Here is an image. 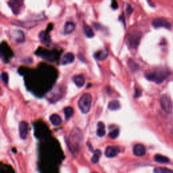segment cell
Returning <instances> with one entry per match:
<instances>
[{
    "mask_svg": "<svg viewBox=\"0 0 173 173\" xmlns=\"http://www.w3.org/2000/svg\"><path fill=\"white\" fill-rule=\"evenodd\" d=\"M152 25L155 29L162 28V27L167 29H170L171 28V24L164 18H154L152 21Z\"/></svg>",
    "mask_w": 173,
    "mask_h": 173,
    "instance_id": "6",
    "label": "cell"
},
{
    "mask_svg": "<svg viewBox=\"0 0 173 173\" xmlns=\"http://www.w3.org/2000/svg\"><path fill=\"white\" fill-rule=\"evenodd\" d=\"M120 153V149L117 146H108L105 150V155L108 158H114Z\"/></svg>",
    "mask_w": 173,
    "mask_h": 173,
    "instance_id": "7",
    "label": "cell"
},
{
    "mask_svg": "<svg viewBox=\"0 0 173 173\" xmlns=\"http://www.w3.org/2000/svg\"><path fill=\"white\" fill-rule=\"evenodd\" d=\"M74 59H75V57H74V56L72 53H67L64 54L62 57V60H61V64L62 65H66V64L73 63L74 61Z\"/></svg>",
    "mask_w": 173,
    "mask_h": 173,
    "instance_id": "10",
    "label": "cell"
},
{
    "mask_svg": "<svg viewBox=\"0 0 173 173\" xmlns=\"http://www.w3.org/2000/svg\"><path fill=\"white\" fill-rule=\"evenodd\" d=\"M92 101V96L90 93H84L80 97L78 102V106L80 110L84 114H87L89 112Z\"/></svg>",
    "mask_w": 173,
    "mask_h": 173,
    "instance_id": "3",
    "label": "cell"
},
{
    "mask_svg": "<svg viewBox=\"0 0 173 173\" xmlns=\"http://www.w3.org/2000/svg\"><path fill=\"white\" fill-rule=\"evenodd\" d=\"M20 137L22 140H25L28 134V123L25 121H22L19 123Z\"/></svg>",
    "mask_w": 173,
    "mask_h": 173,
    "instance_id": "8",
    "label": "cell"
},
{
    "mask_svg": "<svg viewBox=\"0 0 173 173\" xmlns=\"http://www.w3.org/2000/svg\"><path fill=\"white\" fill-rule=\"evenodd\" d=\"M127 11V14H128V16L131 15V14L132 13V12H133V8H131V6L130 5H128V6Z\"/></svg>",
    "mask_w": 173,
    "mask_h": 173,
    "instance_id": "27",
    "label": "cell"
},
{
    "mask_svg": "<svg viewBox=\"0 0 173 173\" xmlns=\"http://www.w3.org/2000/svg\"><path fill=\"white\" fill-rule=\"evenodd\" d=\"M118 135H119V129L118 128H115L112 131H111L108 135L111 139H116L118 137Z\"/></svg>",
    "mask_w": 173,
    "mask_h": 173,
    "instance_id": "24",
    "label": "cell"
},
{
    "mask_svg": "<svg viewBox=\"0 0 173 173\" xmlns=\"http://www.w3.org/2000/svg\"><path fill=\"white\" fill-rule=\"evenodd\" d=\"M108 56V52L107 49H104L103 51H100L95 54V57L98 60H104L107 58Z\"/></svg>",
    "mask_w": 173,
    "mask_h": 173,
    "instance_id": "15",
    "label": "cell"
},
{
    "mask_svg": "<svg viewBox=\"0 0 173 173\" xmlns=\"http://www.w3.org/2000/svg\"><path fill=\"white\" fill-rule=\"evenodd\" d=\"M154 173H173V172L172 171H170L168 168L157 167L154 169Z\"/></svg>",
    "mask_w": 173,
    "mask_h": 173,
    "instance_id": "23",
    "label": "cell"
},
{
    "mask_svg": "<svg viewBox=\"0 0 173 173\" xmlns=\"http://www.w3.org/2000/svg\"><path fill=\"white\" fill-rule=\"evenodd\" d=\"M141 96V91L140 89H135V95H134V97L135 98H137Z\"/></svg>",
    "mask_w": 173,
    "mask_h": 173,
    "instance_id": "26",
    "label": "cell"
},
{
    "mask_svg": "<svg viewBox=\"0 0 173 173\" xmlns=\"http://www.w3.org/2000/svg\"><path fill=\"white\" fill-rule=\"evenodd\" d=\"M133 151L135 155L138 157L144 156V155L146 153V149H145L144 145L138 144L134 145Z\"/></svg>",
    "mask_w": 173,
    "mask_h": 173,
    "instance_id": "9",
    "label": "cell"
},
{
    "mask_svg": "<svg viewBox=\"0 0 173 173\" xmlns=\"http://www.w3.org/2000/svg\"><path fill=\"white\" fill-rule=\"evenodd\" d=\"M141 34L140 32H133L127 37V43L131 48H136L140 42Z\"/></svg>",
    "mask_w": 173,
    "mask_h": 173,
    "instance_id": "4",
    "label": "cell"
},
{
    "mask_svg": "<svg viewBox=\"0 0 173 173\" xmlns=\"http://www.w3.org/2000/svg\"><path fill=\"white\" fill-rule=\"evenodd\" d=\"M106 134V129H105V125L101 122H99L97 123V136L100 137H104Z\"/></svg>",
    "mask_w": 173,
    "mask_h": 173,
    "instance_id": "16",
    "label": "cell"
},
{
    "mask_svg": "<svg viewBox=\"0 0 173 173\" xmlns=\"http://www.w3.org/2000/svg\"><path fill=\"white\" fill-rule=\"evenodd\" d=\"M169 74L170 72L167 68L160 66L155 68L151 72L147 74L145 77L148 80L154 81L156 83H161L167 79Z\"/></svg>",
    "mask_w": 173,
    "mask_h": 173,
    "instance_id": "1",
    "label": "cell"
},
{
    "mask_svg": "<svg viewBox=\"0 0 173 173\" xmlns=\"http://www.w3.org/2000/svg\"><path fill=\"white\" fill-rule=\"evenodd\" d=\"M101 155V151L100 150H97L94 151L93 155L92 158H91V162L93 164H97L99 162L100 158Z\"/></svg>",
    "mask_w": 173,
    "mask_h": 173,
    "instance_id": "19",
    "label": "cell"
},
{
    "mask_svg": "<svg viewBox=\"0 0 173 173\" xmlns=\"http://www.w3.org/2000/svg\"><path fill=\"white\" fill-rule=\"evenodd\" d=\"M2 79L3 81V83L7 84L8 83V75L6 73H2Z\"/></svg>",
    "mask_w": 173,
    "mask_h": 173,
    "instance_id": "25",
    "label": "cell"
},
{
    "mask_svg": "<svg viewBox=\"0 0 173 173\" xmlns=\"http://www.w3.org/2000/svg\"><path fill=\"white\" fill-rule=\"evenodd\" d=\"M74 29H75V25L72 22H67L64 25V33L66 35L73 32Z\"/></svg>",
    "mask_w": 173,
    "mask_h": 173,
    "instance_id": "13",
    "label": "cell"
},
{
    "mask_svg": "<svg viewBox=\"0 0 173 173\" xmlns=\"http://www.w3.org/2000/svg\"><path fill=\"white\" fill-rule=\"evenodd\" d=\"M154 160L155 162L161 164H167L170 162V160H169V159L167 157L164 156V155H155L154 156Z\"/></svg>",
    "mask_w": 173,
    "mask_h": 173,
    "instance_id": "18",
    "label": "cell"
},
{
    "mask_svg": "<svg viewBox=\"0 0 173 173\" xmlns=\"http://www.w3.org/2000/svg\"><path fill=\"white\" fill-rule=\"evenodd\" d=\"M73 81L74 83H75L76 85L79 87H82L85 83V77L79 74V75H76L73 77Z\"/></svg>",
    "mask_w": 173,
    "mask_h": 173,
    "instance_id": "11",
    "label": "cell"
},
{
    "mask_svg": "<svg viewBox=\"0 0 173 173\" xmlns=\"http://www.w3.org/2000/svg\"><path fill=\"white\" fill-rule=\"evenodd\" d=\"M64 115H65V117L66 119H69L70 118L72 117L73 116L74 114V110L72 107L68 106L66 108H64Z\"/></svg>",
    "mask_w": 173,
    "mask_h": 173,
    "instance_id": "20",
    "label": "cell"
},
{
    "mask_svg": "<svg viewBox=\"0 0 173 173\" xmlns=\"http://www.w3.org/2000/svg\"><path fill=\"white\" fill-rule=\"evenodd\" d=\"M79 129L73 131L70 135L69 146L73 154H77L81 150V145L82 144V137Z\"/></svg>",
    "mask_w": 173,
    "mask_h": 173,
    "instance_id": "2",
    "label": "cell"
},
{
    "mask_svg": "<svg viewBox=\"0 0 173 173\" xmlns=\"http://www.w3.org/2000/svg\"><path fill=\"white\" fill-rule=\"evenodd\" d=\"M49 120L51 121V123H52L54 126H59V125H60L62 123L60 116L56 114H53L49 116Z\"/></svg>",
    "mask_w": 173,
    "mask_h": 173,
    "instance_id": "12",
    "label": "cell"
},
{
    "mask_svg": "<svg viewBox=\"0 0 173 173\" xmlns=\"http://www.w3.org/2000/svg\"><path fill=\"white\" fill-rule=\"evenodd\" d=\"M20 2H16V1H12V2H9V4L10 6H14L15 9L13 10V12L14 14H18L20 11V5H19L18 3H20Z\"/></svg>",
    "mask_w": 173,
    "mask_h": 173,
    "instance_id": "21",
    "label": "cell"
},
{
    "mask_svg": "<svg viewBox=\"0 0 173 173\" xmlns=\"http://www.w3.org/2000/svg\"><path fill=\"white\" fill-rule=\"evenodd\" d=\"M93 173H96V172H93Z\"/></svg>",
    "mask_w": 173,
    "mask_h": 173,
    "instance_id": "28",
    "label": "cell"
},
{
    "mask_svg": "<svg viewBox=\"0 0 173 173\" xmlns=\"http://www.w3.org/2000/svg\"><path fill=\"white\" fill-rule=\"evenodd\" d=\"M160 106L162 109L168 114H170L172 110V103L171 97L168 95L164 94L160 97Z\"/></svg>",
    "mask_w": 173,
    "mask_h": 173,
    "instance_id": "5",
    "label": "cell"
},
{
    "mask_svg": "<svg viewBox=\"0 0 173 173\" xmlns=\"http://www.w3.org/2000/svg\"><path fill=\"white\" fill-rule=\"evenodd\" d=\"M39 37H40V39L41 40V41L44 43H48L49 41V37L47 35V33H45V32H41V33L39 34Z\"/></svg>",
    "mask_w": 173,
    "mask_h": 173,
    "instance_id": "22",
    "label": "cell"
},
{
    "mask_svg": "<svg viewBox=\"0 0 173 173\" xmlns=\"http://www.w3.org/2000/svg\"><path fill=\"white\" fill-rule=\"evenodd\" d=\"M83 32L85 33V35L87 37H89V38H92L95 35L93 29H91V27L87 25V24H84L83 25Z\"/></svg>",
    "mask_w": 173,
    "mask_h": 173,
    "instance_id": "14",
    "label": "cell"
},
{
    "mask_svg": "<svg viewBox=\"0 0 173 173\" xmlns=\"http://www.w3.org/2000/svg\"><path fill=\"white\" fill-rule=\"evenodd\" d=\"M108 109L110 110H117L120 108V102L118 100H112L108 104Z\"/></svg>",
    "mask_w": 173,
    "mask_h": 173,
    "instance_id": "17",
    "label": "cell"
}]
</instances>
